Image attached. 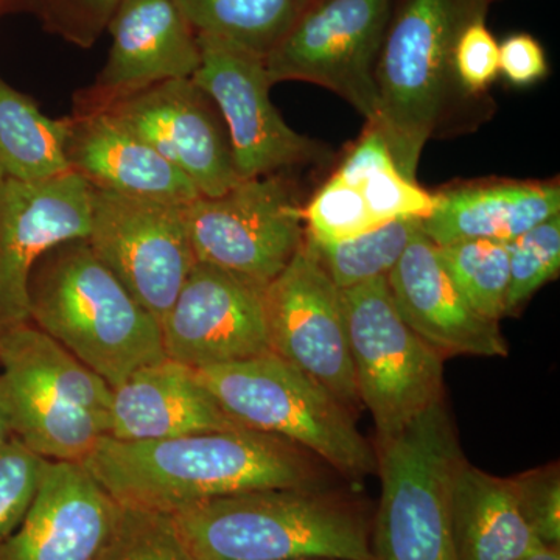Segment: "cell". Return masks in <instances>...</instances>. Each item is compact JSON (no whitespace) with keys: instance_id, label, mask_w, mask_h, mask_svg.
<instances>
[{"instance_id":"9a60e30c","label":"cell","mask_w":560,"mask_h":560,"mask_svg":"<svg viewBox=\"0 0 560 560\" xmlns=\"http://www.w3.org/2000/svg\"><path fill=\"white\" fill-rule=\"evenodd\" d=\"M92 187L75 172L38 183L0 179V331L31 323L28 279L55 246L86 238Z\"/></svg>"},{"instance_id":"74e56055","label":"cell","mask_w":560,"mask_h":560,"mask_svg":"<svg viewBox=\"0 0 560 560\" xmlns=\"http://www.w3.org/2000/svg\"><path fill=\"white\" fill-rule=\"evenodd\" d=\"M13 436L11 434L9 420H7L5 415H3L2 408H0V447L5 444L10 438Z\"/></svg>"},{"instance_id":"d6a6232c","label":"cell","mask_w":560,"mask_h":560,"mask_svg":"<svg viewBox=\"0 0 560 560\" xmlns=\"http://www.w3.org/2000/svg\"><path fill=\"white\" fill-rule=\"evenodd\" d=\"M44 31L80 49H91L108 28L121 0H27Z\"/></svg>"},{"instance_id":"5b68a950","label":"cell","mask_w":560,"mask_h":560,"mask_svg":"<svg viewBox=\"0 0 560 560\" xmlns=\"http://www.w3.org/2000/svg\"><path fill=\"white\" fill-rule=\"evenodd\" d=\"M110 404L108 383L35 324L0 331V408L31 451L81 463L105 436Z\"/></svg>"},{"instance_id":"8992f818","label":"cell","mask_w":560,"mask_h":560,"mask_svg":"<svg viewBox=\"0 0 560 560\" xmlns=\"http://www.w3.org/2000/svg\"><path fill=\"white\" fill-rule=\"evenodd\" d=\"M194 371L243 429L293 442L350 480L377 471V455L357 429L352 412L272 350Z\"/></svg>"},{"instance_id":"8fae6325","label":"cell","mask_w":560,"mask_h":560,"mask_svg":"<svg viewBox=\"0 0 560 560\" xmlns=\"http://www.w3.org/2000/svg\"><path fill=\"white\" fill-rule=\"evenodd\" d=\"M86 241L160 324L197 264L186 205L140 200L92 187Z\"/></svg>"},{"instance_id":"603a6c76","label":"cell","mask_w":560,"mask_h":560,"mask_svg":"<svg viewBox=\"0 0 560 560\" xmlns=\"http://www.w3.org/2000/svg\"><path fill=\"white\" fill-rule=\"evenodd\" d=\"M451 526L458 560H522L544 547L518 510L510 478L466 459L452 481Z\"/></svg>"},{"instance_id":"52a82bcc","label":"cell","mask_w":560,"mask_h":560,"mask_svg":"<svg viewBox=\"0 0 560 560\" xmlns=\"http://www.w3.org/2000/svg\"><path fill=\"white\" fill-rule=\"evenodd\" d=\"M381 506L372 525L375 560H458L453 547L451 490L463 463L444 401L378 440Z\"/></svg>"},{"instance_id":"7c38bea8","label":"cell","mask_w":560,"mask_h":560,"mask_svg":"<svg viewBox=\"0 0 560 560\" xmlns=\"http://www.w3.org/2000/svg\"><path fill=\"white\" fill-rule=\"evenodd\" d=\"M275 353L323 386L349 412L361 407L341 290L307 246L265 289Z\"/></svg>"},{"instance_id":"ffe728a7","label":"cell","mask_w":560,"mask_h":560,"mask_svg":"<svg viewBox=\"0 0 560 560\" xmlns=\"http://www.w3.org/2000/svg\"><path fill=\"white\" fill-rule=\"evenodd\" d=\"M66 156L94 189L172 205L201 197L184 173L103 110L69 116Z\"/></svg>"},{"instance_id":"7a4b0ae2","label":"cell","mask_w":560,"mask_h":560,"mask_svg":"<svg viewBox=\"0 0 560 560\" xmlns=\"http://www.w3.org/2000/svg\"><path fill=\"white\" fill-rule=\"evenodd\" d=\"M171 518L198 560H375L366 511L323 486L235 493Z\"/></svg>"},{"instance_id":"ab89813d","label":"cell","mask_w":560,"mask_h":560,"mask_svg":"<svg viewBox=\"0 0 560 560\" xmlns=\"http://www.w3.org/2000/svg\"><path fill=\"white\" fill-rule=\"evenodd\" d=\"M296 560H334V559H296Z\"/></svg>"},{"instance_id":"6da1fadb","label":"cell","mask_w":560,"mask_h":560,"mask_svg":"<svg viewBox=\"0 0 560 560\" xmlns=\"http://www.w3.org/2000/svg\"><path fill=\"white\" fill-rule=\"evenodd\" d=\"M316 459L242 427L158 441L102 436L81 464L121 506L172 515L235 493L320 486Z\"/></svg>"},{"instance_id":"8d00e7d4","label":"cell","mask_w":560,"mask_h":560,"mask_svg":"<svg viewBox=\"0 0 560 560\" xmlns=\"http://www.w3.org/2000/svg\"><path fill=\"white\" fill-rule=\"evenodd\" d=\"M522 560H560V547H541Z\"/></svg>"},{"instance_id":"d6986e66","label":"cell","mask_w":560,"mask_h":560,"mask_svg":"<svg viewBox=\"0 0 560 560\" xmlns=\"http://www.w3.org/2000/svg\"><path fill=\"white\" fill-rule=\"evenodd\" d=\"M390 294L420 338L442 357H506L508 342L497 320L485 318L460 294L422 228L386 276Z\"/></svg>"},{"instance_id":"4fadbf2b","label":"cell","mask_w":560,"mask_h":560,"mask_svg":"<svg viewBox=\"0 0 560 560\" xmlns=\"http://www.w3.org/2000/svg\"><path fill=\"white\" fill-rule=\"evenodd\" d=\"M198 43L201 62L191 80L219 109L242 179L319 161V143L294 131L272 105L264 57L215 36L198 35Z\"/></svg>"},{"instance_id":"ac0fdd59","label":"cell","mask_w":560,"mask_h":560,"mask_svg":"<svg viewBox=\"0 0 560 560\" xmlns=\"http://www.w3.org/2000/svg\"><path fill=\"white\" fill-rule=\"evenodd\" d=\"M120 515L121 504L83 464L49 459L31 510L0 547V560H101Z\"/></svg>"},{"instance_id":"9c48e42d","label":"cell","mask_w":560,"mask_h":560,"mask_svg":"<svg viewBox=\"0 0 560 560\" xmlns=\"http://www.w3.org/2000/svg\"><path fill=\"white\" fill-rule=\"evenodd\" d=\"M393 11L394 0H315L265 57L272 86L282 81L318 84L375 124V72Z\"/></svg>"},{"instance_id":"e575fe53","label":"cell","mask_w":560,"mask_h":560,"mask_svg":"<svg viewBox=\"0 0 560 560\" xmlns=\"http://www.w3.org/2000/svg\"><path fill=\"white\" fill-rule=\"evenodd\" d=\"M453 69L467 95L488 90L500 75V44L489 31L486 18L470 22L456 40Z\"/></svg>"},{"instance_id":"f1b7e54d","label":"cell","mask_w":560,"mask_h":560,"mask_svg":"<svg viewBox=\"0 0 560 560\" xmlns=\"http://www.w3.org/2000/svg\"><path fill=\"white\" fill-rule=\"evenodd\" d=\"M508 249L510 287L506 294V316H510L517 315L541 287L559 276L560 213L508 243Z\"/></svg>"},{"instance_id":"f546056e","label":"cell","mask_w":560,"mask_h":560,"mask_svg":"<svg viewBox=\"0 0 560 560\" xmlns=\"http://www.w3.org/2000/svg\"><path fill=\"white\" fill-rule=\"evenodd\" d=\"M305 237L338 242L382 226L372 215L359 187L331 175L302 208Z\"/></svg>"},{"instance_id":"836d02e7","label":"cell","mask_w":560,"mask_h":560,"mask_svg":"<svg viewBox=\"0 0 560 560\" xmlns=\"http://www.w3.org/2000/svg\"><path fill=\"white\" fill-rule=\"evenodd\" d=\"M523 518L544 547H560V470L548 464L510 478Z\"/></svg>"},{"instance_id":"5bb4252c","label":"cell","mask_w":560,"mask_h":560,"mask_svg":"<svg viewBox=\"0 0 560 560\" xmlns=\"http://www.w3.org/2000/svg\"><path fill=\"white\" fill-rule=\"evenodd\" d=\"M161 331L165 357L190 370L261 355L271 350L265 287L197 261Z\"/></svg>"},{"instance_id":"cb8c5ba5","label":"cell","mask_w":560,"mask_h":560,"mask_svg":"<svg viewBox=\"0 0 560 560\" xmlns=\"http://www.w3.org/2000/svg\"><path fill=\"white\" fill-rule=\"evenodd\" d=\"M69 117L51 119L0 79V179L38 183L70 171Z\"/></svg>"},{"instance_id":"83f0119b","label":"cell","mask_w":560,"mask_h":560,"mask_svg":"<svg viewBox=\"0 0 560 560\" xmlns=\"http://www.w3.org/2000/svg\"><path fill=\"white\" fill-rule=\"evenodd\" d=\"M438 254L460 294L485 318L506 316L510 287V249L508 243L463 241L438 246Z\"/></svg>"},{"instance_id":"d590c367","label":"cell","mask_w":560,"mask_h":560,"mask_svg":"<svg viewBox=\"0 0 560 560\" xmlns=\"http://www.w3.org/2000/svg\"><path fill=\"white\" fill-rule=\"evenodd\" d=\"M500 73L514 86H530L548 73L544 46L529 33H512L500 44Z\"/></svg>"},{"instance_id":"44dd1931","label":"cell","mask_w":560,"mask_h":560,"mask_svg":"<svg viewBox=\"0 0 560 560\" xmlns=\"http://www.w3.org/2000/svg\"><path fill=\"white\" fill-rule=\"evenodd\" d=\"M242 429L189 366L164 359L136 371L113 389L105 436L158 441Z\"/></svg>"},{"instance_id":"7402d4cb","label":"cell","mask_w":560,"mask_h":560,"mask_svg":"<svg viewBox=\"0 0 560 560\" xmlns=\"http://www.w3.org/2000/svg\"><path fill=\"white\" fill-rule=\"evenodd\" d=\"M560 213L555 183L490 180L434 194L422 230L436 246L463 241L510 243Z\"/></svg>"},{"instance_id":"4dcf8cb0","label":"cell","mask_w":560,"mask_h":560,"mask_svg":"<svg viewBox=\"0 0 560 560\" xmlns=\"http://www.w3.org/2000/svg\"><path fill=\"white\" fill-rule=\"evenodd\" d=\"M101 560H198L180 540L171 515L121 506L116 533Z\"/></svg>"},{"instance_id":"3957f363","label":"cell","mask_w":560,"mask_h":560,"mask_svg":"<svg viewBox=\"0 0 560 560\" xmlns=\"http://www.w3.org/2000/svg\"><path fill=\"white\" fill-rule=\"evenodd\" d=\"M31 323L117 388L167 359L160 320L125 289L86 238L55 246L28 279Z\"/></svg>"},{"instance_id":"30bf717a","label":"cell","mask_w":560,"mask_h":560,"mask_svg":"<svg viewBox=\"0 0 560 560\" xmlns=\"http://www.w3.org/2000/svg\"><path fill=\"white\" fill-rule=\"evenodd\" d=\"M195 257L267 289L305 242L302 206L289 180L243 179L219 197L186 205Z\"/></svg>"},{"instance_id":"2e32d148","label":"cell","mask_w":560,"mask_h":560,"mask_svg":"<svg viewBox=\"0 0 560 560\" xmlns=\"http://www.w3.org/2000/svg\"><path fill=\"white\" fill-rule=\"evenodd\" d=\"M102 110L184 173L201 197H219L243 180L219 109L191 79L154 84Z\"/></svg>"},{"instance_id":"ba28073f","label":"cell","mask_w":560,"mask_h":560,"mask_svg":"<svg viewBox=\"0 0 560 560\" xmlns=\"http://www.w3.org/2000/svg\"><path fill=\"white\" fill-rule=\"evenodd\" d=\"M361 405L378 440L394 436L444 394V357L408 326L386 276L341 290Z\"/></svg>"},{"instance_id":"1f68e13d","label":"cell","mask_w":560,"mask_h":560,"mask_svg":"<svg viewBox=\"0 0 560 560\" xmlns=\"http://www.w3.org/2000/svg\"><path fill=\"white\" fill-rule=\"evenodd\" d=\"M47 460L14 436L0 447V547L31 510Z\"/></svg>"},{"instance_id":"277c9868","label":"cell","mask_w":560,"mask_h":560,"mask_svg":"<svg viewBox=\"0 0 560 560\" xmlns=\"http://www.w3.org/2000/svg\"><path fill=\"white\" fill-rule=\"evenodd\" d=\"M490 0H400L378 58L377 125L405 178L441 127L459 86L453 54L460 32L488 16ZM418 183V180H416Z\"/></svg>"},{"instance_id":"f35d334b","label":"cell","mask_w":560,"mask_h":560,"mask_svg":"<svg viewBox=\"0 0 560 560\" xmlns=\"http://www.w3.org/2000/svg\"><path fill=\"white\" fill-rule=\"evenodd\" d=\"M21 2H27V0H0V14H2L3 11L13 9V7H16L18 3Z\"/></svg>"},{"instance_id":"e0dca14e","label":"cell","mask_w":560,"mask_h":560,"mask_svg":"<svg viewBox=\"0 0 560 560\" xmlns=\"http://www.w3.org/2000/svg\"><path fill=\"white\" fill-rule=\"evenodd\" d=\"M106 31L108 60L92 86L77 94L73 113H95L154 84L194 79L200 68L198 33L175 0H121Z\"/></svg>"},{"instance_id":"484cf974","label":"cell","mask_w":560,"mask_h":560,"mask_svg":"<svg viewBox=\"0 0 560 560\" xmlns=\"http://www.w3.org/2000/svg\"><path fill=\"white\" fill-rule=\"evenodd\" d=\"M198 35L267 57L315 0H175Z\"/></svg>"},{"instance_id":"4316f807","label":"cell","mask_w":560,"mask_h":560,"mask_svg":"<svg viewBox=\"0 0 560 560\" xmlns=\"http://www.w3.org/2000/svg\"><path fill=\"white\" fill-rule=\"evenodd\" d=\"M420 228V219H400L345 241L315 242L305 237L304 243L335 285L345 290L388 276Z\"/></svg>"},{"instance_id":"d4e9b609","label":"cell","mask_w":560,"mask_h":560,"mask_svg":"<svg viewBox=\"0 0 560 560\" xmlns=\"http://www.w3.org/2000/svg\"><path fill=\"white\" fill-rule=\"evenodd\" d=\"M334 176L359 187L381 224L400 219L423 220L434 208V194L401 175L377 125L368 124V130Z\"/></svg>"}]
</instances>
